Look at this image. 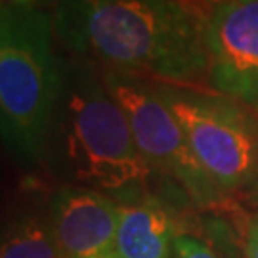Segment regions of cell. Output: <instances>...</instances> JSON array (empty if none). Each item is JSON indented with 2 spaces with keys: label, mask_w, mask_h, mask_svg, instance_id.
<instances>
[{
  "label": "cell",
  "mask_w": 258,
  "mask_h": 258,
  "mask_svg": "<svg viewBox=\"0 0 258 258\" xmlns=\"http://www.w3.org/2000/svg\"><path fill=\"white\" fill-rule=\"evenodd\" d=\"M57 35L79 54L168 83L209 73L205 25L176 0H57Z\"/></svg>",
  "instance_id": "obj_1"
},
{
  "label": "cell",
  "mask_w": 258,
  "mask_h": 258,
  "mask_svg": "<svg viewBox=\"0 0 258 258\" xmlns=\"http://www.w3.org/2000/svg\"><path fill=\"white\" fill-rule=\"evenodd\" d=\"M54 21L44 12L4 4L0 14V124L21 161L46 151L63 77L52 50Z\"/></svg>",
  "instance_id": "obj_2"
},
{
  "label": "cell",
  "mask_w": 258,
  "mask_h": 258,
  "mask_svg": "<svg viewBox=\"0 0 258 258\" xmlns=\"http://www.w3.org/2000/svg\"><path fill=\"white\" fill-rule=\"evenodd\" d=\"M59 136L69 172L84 187L126 194L148 182L151 166L107 88L86 81L75 84L63 102Z\"/></svg>",
  "instance_id": "obj_3"
},
{
  "label": "cell",
  "mask_w": 258,
  "mask_h": 258,
  "mask_svg": "<svg viewBox=\"0 0 258 258\" xmlns=\"http://www.w3.org/2000/svg\"><path fill=\"white\" fill-rule=\"evenodd\" d=\"M222 194L258 195V119L237 100L159 88Z\"/></svg>",
  "instance_id": "obj_4"
},
{
  "label": "cell",
  "mask_w": 258,
  "mask_h": 258,
  "mask_svg": "<svg viewBox=\"0 0 258 258\" xmlns=\"http://www.w3.org/2000/svg\"><path fill=\"white\" fill-rule=\"evenodd\" d=\"M105 88L124 111L136 146L151 170L176 180L199 207L220 203L222 189L199 163L182 124L159 90L120 73L107 75Z\"/></svg>",
  "instance_id": "obj_5"
},
{
  "label": "cell",
  "mask_w": 258,
  "mask_h": 258,
  "mask_svg": "<svg viewBox=\"0 0 258 258\" xmlns=\"http://www.w3.org/2000/svg\"><path fill=\"white\" fill-rule=\"evenodd\" d=\"M205 35L212 86L233 100L258 102V0H228Z\"/></svg>",
  "instance_id": "obj_6"
},
{
  "label": "cell",
  "mask_w": 258,
  "mask_h": 258,
  "mask_svg": "<svg viewBox=\"0 0 258 258\" xmlns=\"http://www.w3.org/2000/svg\"><path fill=\"white\" fill-rule=\"evenodd\" d=\"M120 207L102 191L81 185L61 187L52 199L50 228L63 258L113 254Z\"/></svg>",
  "instance_id": "obj_7"
},
{
  "label": "cell",
  "mask_w": 258,
  "mask_h": 258,
  "mask_svg": "<svg viewBox=\"0 0 258 258\" xmlns=\"http://www.w3.org/2000/svg\"><path fill=\"white\" fill-rule=\"evenodd\" d=\"M176 233L165 207L155 199L120 207L113 254L117 258H172Z\"/></svg>",
  "instance_id": "obj_8"
},
{
  "label": "cell",
  "mask_w": 258,
  "mask_h": 258,
  "mask_svg": "<svg viewBox=\"0 0 258 258\" xmlns=\"http://www.w3.org/2000/svg\"><path fill=\"white\" fill-rule=\"evenodd\" d=\"M0 258H63L50 222L29 216L10 226L2 239Z\"/></svg>",
  "instance_id": "obj_9"
},
{
  "label": "cell",
  "mask_w": 258,
  "mask_h": 258,
  "mask_svg": "<svg viewBox=\"0 0 258 258\" xmlns=\"http://www.w3.org/2000/svg\"><path fill=\"white\" fill-rule=\"evenodd\" d=\"M172 258H218L203 241L191 235H176L172 243Z\"/></svg>",
  "instance_id": "obj_10"
},
{
  "label": "cell",
  "mask_w": 258,
  "mask_h": 258,
  "mask_svg": "<svg viewBox=\"0 0 258 258\" xmlns=\"http://www.w3.org/2000/svg\"><path fill=\"white\" fill-rule=\"evenodd\" d=\"M245 252H247V258H258V214L254 216V220L250 222Z\"/></svg>",
  "instance_id": "obj_11"
},
{
  "label": "cell",
  "mask_w": 258,
  "mask_h": 258,
  "mask_svg": "<svg viewBox=\"0 0 258 258\" xmlns=\"http://www.w3.org/2000/svg\"><path fill=\"white\" fill-rule=\"evenodd\" d=\"M12 4V6H21V8H31V6H35L38 0H4V4Z\"/></svg>",
  "instance_id": "obj_12"
},
{
  "label": "cell",
  "mask_w": 258,
  "mask_h": 258,
  "mask_svg": "<svg viewBox=\"0 0 258 258\" xmlns=\"http://www.w3.org/2000/svg\"><path fill=\"white\" fill-rule=\"evenodd\" d=\"M209 2H211V4L214 6V8H220L222 4H226L228 0H209Z\"/></svg>",
  "instance_id": "obj_13"
},
{
  "label": "cell",
  "mask_w": 258,
  "mask_h": 258,
  "mask_svg": "<svg viewBox=\"0 0 258 258\" xmlns=\"http://www.w3.org/2000/svg\"><path fill=\"white\" fill-rule=\"evenodd\" d=\"M102 258H117L115 254H109V256H102Z\"/></svg>",
  "instance_id": "obj_14"
}]
</instances>
